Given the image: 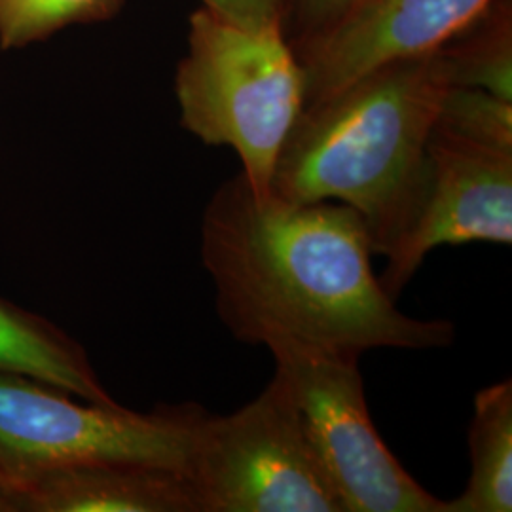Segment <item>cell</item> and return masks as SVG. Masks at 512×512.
Returning a JSON list of instances; mask_svg holds the SVG:
<instances>
[{"label":"cell","instance_id":"obj_1","mask_svg":"<svg viewBox=\"0 0 512 512\" xmlns=\"http://www.w3.org/2000/svg\"><path fill=\"white\" fill-rule=\"evenodd\" d=\"M200 238L220 321L243 344L289 340L361 359L456 338L450 321L397 308L374 274L365 222L344 203L258 200L239 175L205 207Z\"/></svg>","mask_w":512,"mask_h":512},{"label":"cell","instance_id":"obj_2","mask_svg":"<svg viewBox=\"0 0 512 512\" xmlns=\"http://www.w3.org/2000/svg\"><path fill=\"white\" fill-rule=\"evenodd\" d=\"M452 86V65L427 55L370 74L311 103L275 164V202L344 203L385 256L420 192L427 143Z\"/></svg>","mask_w":512,"mask_h":512},{"label":"cell","instance_id":"obj_3","mask_svg":"<svg viewBox=\"0 0 512 512\" xmlns=\"http://www.w3.org/2000/svg\"><path fill=\"white\" fill-rule=\"evenodd\" d=\"M306 71L274 27H243L202 8L190 19L175 92L181 124L211 147H230L258 200L306 107Z\"/></svg>","mask_w":512,"mask_h":512},{"label":"cell","instance_id":"obj_4","mask_svg":"<svg viewBox=\"0 0 512 512\" xmlns=\"http://www.w3.org/2000/svg\"><path fill=\"white\" fill-rule=\"evenodd\" d=\"M200 404L133 412L54 385L0 374V471L12 478L86 463H143L188 475Z\"/></svg>","mask_w":512,"mask_h":512},{"label":"cell","instance_id":"obj_5","mask_svg":"<svg viewBox=\"0 0 512 512\" xmlns=\"http://www.w3.org/2000/svg\"><path fill=\"white\" fill-rule=\"evenodd\" d=\"M188 478L200 512H344L279 372L236 412H205Z\"/></svg>","mask_w":512,"mask_h":512},{"label":"cell","instance_id":"obj_6","mask_svg":"<svg viewBox=\"0 0 512 512\" xmlns=\"http://www.w3.org/2000/svg\"><path fill=\"white\" fill-rule=\"evenodd\" d=\"M266 348L344 512H446V501L425 490L380 437L366 404L359 357L289 340Z\"/></svg>","mask_w":512,"mask_h":512},{"label":"cell","instance_id":"obj_7","mask_svg":"<svg viewBox=\"0 0 512 512\" xmlns=\"http://www.w3.org/2000/svg\"><path fill=\"white\" fill-rule=\"evenodd\" d=\"M512 243V152L480 147L435 126L420 192L380 277L397 300L437 247Z\"/></svg>","mask_w":512,"mask_h":512},{"label":"cell","instance_id":"obj_8","mask_svg":"<svg viewBox=\"0 0 512 512\" xmlns=\"http://www.w3.org/2000/svg\"><path fill=\"white\" fill-rule=\"evenodd\" d=\"M492 0H359L311 57L306 101L329 99L370 74L437 52Z\"/></svg>","mask_w":512,"mask_h":512},{"label":"cell","instance_id":"obj_9","mask_svg":"<svg viewBox=\"0 0 512 512\" xmlns=\"http://www.w3.org/2000/svg\"><path fill=\"white\" fill-rule=\"evenodd\" d=\"M23 512H200L188 475L143 463H86L27 476Z\"/></svg>","mask_w":512,"mask_h":512},{"label":"cell","instance_id":"obj_10","mask_svg":"<svg viewBox=\"0 0 512 512\" xmlns=\"http://www.w3.org/2000/svg\"><path fill=\"white\" fill-rule=\"evenodd\" d=\"M0 374L54 385L88 403L118 404L82 346L54 323L0 296Z\"/></svg>","mask_w":512,"mask_h":512},{"label":"cell","instance_id":"obj_11","mask_svg":"<svg viewBox=\"0 0 512 512\" xmlns=\"http://www.w3.org/2000/svg\"><path fill=\"white\" fill-rule=\"evenodd\" d=\"M471 473L463 494L446 512L512 511V382L476 393L469 427Z\"/></svg>","mask_w":512,"mask_h":512},{"label":"cell","instance_id":"obj_12","mask_svg":"<svg viewBox=\"0 0 512 512\" xmlns=\"http://www.w3.org/2000/svg\"><path fill=\"white\" fill-rule=\"evenodd\" d=\"M120 0H0V48H23L57 31L105 18Z\"/></svg>","mask_w":512,"mask_h":512},{"label":"cell","instance_id":"obj_13","mask_svg":"<svg viewBox=\"0 0 512 512\" xmlns=\"http://www.w3.org/2000/svg\"><path fill=\"white\" fill-rule=\"evenodd\" d=\"M437 126L480 147L512 152V101L467 86H450Z\"/></svg>","mask_w":512,"mask_h":512},{"label":"cell","instance_id":"obj_14","mask_svg":"<svg viewBox=\"0 0 512 512\" xmlns=\"http://www.w3.org/2000/svg\"><path fill=\"white\" fill-rule=\"evenodd\" d=\"M452 86H467L512 101V57L509 48L488 50L467 61L452 65Z\"/></svg>","mask_w":512,"mask_h":512},{"label":"cell","instance_id":"obj_15","mask_svg":"<svg viewBox=\"0 0 512 512\" xmlns=\"http://www.w3.org/2000/svg\"><path fill=\"white\" fill-rule=\"evenodd\" d=\"M205 8L243 27L279 25V0H203Z\"/></svg>","mask_w":512,"mask_h":512},{"label":"cell","instance_id":"obj_16","mask_svg":"<svg viewBox=\"0 0 512 512\" xmlns=\"http://www.w3.org/2000/svg\"><path fill=\"white\" fill-rule=\"evenodd\" d=\"M0 512H23L21 484L18 478L4 475L0 471Z\"/></svg>","mask_w":512,"mask_h":512},{"label":"cell","instance_id":"obj_17","mask_svg":"<svg viewBox=\"0 0 512 512\" xmlns=\"http://www.w3.org/2000/svg\"><path fill=\"white\" fill-rule=\"evenodd\" d=\"M359 0H311V4L321 12H348Z\"/></svg>","mask_w":512,"mask_h":512}]
</instances>
